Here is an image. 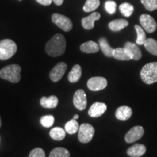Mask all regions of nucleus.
I'll return each instance as SVG.
<instances>
[{"label":"nucleus","mask_w":157,"mask_h":157,"mask_svg":"<svg viewBox=\"0 0 157 157\" xmlns=\"http://www.w3.org/2000/svg\"><path fill=\"white\" fill-rule=\"evenodd\" d=\"M66 130L61 127H55L50 130V135L55 140H62L66 137Z\"/></svg>","instance_id":"obj_23"},{"label":"nucleus","mask_w":157,"mask_h":157,"mask_svg":"<svg viewBox=\"0 0 157 157\" xmlns=\"http://www.w3.org/2000/svg\"><path fill=\"white\" fill-rule=\"evenodd\" d=\"M140 77L143 82L151 84L157 82V62H151L143 66L140 71Z\"/></svg>","instance_id":"obj_3"},{"label":"nucleus","mask_w":157,"mask_h":157,"mask_svg":"<svg viewBox=\"0 0 157 157\" xmlns=\"http://www.w3.org/2000/svg\"><path fill=\"white\" fill-rule=\"evenodd\" d=\"M108 82L106 78L102 76H94L87 81L88 89L92 91H99L107 87Z\"/></svg>","instance_id":"obj_7"},{"label":"nucleus","mask_w":157,"mask_h":157,"mask_svg":"<svg viewBox=\"0 0 157 157\" xmlns=\"http://www.w3.org/2000/svg\"><path fill=\"white\" fill-rule=\"evenodd\" d=\"M63 1L64 0H52V2H53L58 6L61 5L63 3Z\"/></svg>","instance_id":"obj_35"},{"label":"nucleus","mask_w":157,"mask_h":157,"mask_svg":"<svg viewBox=\"0 0 157 157\" xmlns=\"http://www.w3.org/2000/svg\"><path fill=\"white\" fill-rule=\"evenodd\" d=\"M113 58L118 60H130L133 59V56L125 48H118L113 50Z\"/></svg>","instance_id":"obj_13"},{"label":"nucleus","mask_w":157,"mask_h":157,"mask_svg":"<svg viewBox=\"0 0 157 157\" xmlns=\"http://www.w3.org/2000/svg\"><path fill=\"white\" fill-rule=\"evenodd\" d=\"M66 41L63 35L57 34L49 40L45 46V51L50 56L58 57L65 52Z\"/></svg>","instance_id":"obj_1"},{"label":"nucleus","mask_w":157,"mask_h":157,"mask_svg":"<svg viewBox=\"0 0 157 157\" xmlns=\"http://www.w3.org/2000/svg\"><path fill=\"white\" fill-rule=\"evenodd\" d=\"M135 29L137 32L136 44L137 45H143L147 39L146 33H145V31L142 27L140 26L139 25H135Z\"/></svg>","instance_id":"obj_26"},{"label":"nucleus","mask_w":157,"mask_h":157,"mask_svg":"<svg viewBox=\"0 0 157 157\" xmlns=\"http://www.w3.org/2000/svg\"><path fill=\"white\" fill-rule=\"evenodd\" d=\"M67 69V65L64 62H60L50 71V77L52 82H57L60 81L63 76L65 72Z\"/></svg>","instance_id":"obj_10"},{"label":"nucleus","mask_w":157,"mask_h":157,"mask_svg":"<svg viewBox=\"0 0 157 157\" xmlns=\"http://www.w3.org/2000/svg\"><path fill=\"white\" fill-rule=\"evenodd\" d=\"M73 103L74 106L79 111H83L87 105V95L83 90H76L74 95Z\"/></svg>","instance_id":"obj_9"},{"label":"nucleus","mask_w":157,"mask_h":157,"mask_svg":"<svg viewBox=\"0 0 157 157\" xmlns=\"http://www.w3.org/2000/svg\"><path fill=\"white\" fill-rule=\"evenodd\" d=\"M58 98L55 95L50 97H42L40 99V105L45 109H54L58 105Z\"/></svg>","instance_id":"obj_19"},{"label":"nucleus","mask_w":157,"mask_h":157,"mask_svg":"<svg viewBox=\"0 0 157 157\" xmlns=\"http://www.w3.org/2000/svg\"><path fill=\"white\" fill-rule=\"evenodd\" d=\"M116 117L119 120L126 121L132 117V110L130 107L127 106V105H122V106L119 107L116 111Z\"/></svg>","instance_id":"obj_15"},{"label":"nucleus","mask_w":157,"mask_h":157,"mask_svg":"<svg viewBox=\"0 0 157 157\" xmlns=\"http://www.w3.org/2000/svg\"><path fill=\"white\" fill-rule=\"evenodd\" d=\"M2 126V120H1V117H0V127Z\"/></svg>","instance_id":"obj_37"},{"label":"nucleus","mask_w":157,"mask_h":157,"mask_svg":"<svg viewBox=\"0 0 157 157\" xmlns=\"http://www.w3.org/2000/svg\"><path fill=\"white\" fill-rule=\"evenodd\" d=\"M52 21L64 31H70L73 27V23L68 17L58 13L52 15Z\"/></svg>","instance_id":"obj_6"},{"label":"nucleus","mask_w":157,"mask_h":157,"mask_svg":"<svg viewBox=\"0 0 157 157\" xmlns=\"http://www.w3.org/2000/svg\"><path fill=\"white\" fill-rule=\"evenodd\" d=\"M49 157H70V153L64 148H56L50 152Z\"/></svg>","instance_id":"obj_29"},{"label":"nucleus","mask_w":157,"mask_h":157,"mask_svg":"<svg viewBox=\"0 0 157 157\" xmlns=\"http://www.w3.org/2000/svg\"><path fill=\"white\" fill-rule=\"evenodd\" d=\"M19 1H21V0H19Z\"/></svg>","instance_id":"obj_38"},{"label":"nucleus","mask_w":157,"mask_h":157,"mask_svg":"<svg viewBox=\"0 0 157 157\" xmlns=\"http://www.w3.org/2000/svg\"><path fill=\"white\" fill-rule=\"evenodd\" d=\"M37 2L44 6H48L52 3V0H36Z\"/></svg>","instance_id":"obj_34"},{"label":"nucleus","mask_w":157,"mask_h":157,"mask_svg":"<svg viewBox=\"0 0 157 157\" xmlns=\"http://www.w3.org/2000/svg\"><path fill=\"white\" fill-rule=\"evenodd\" d=\"M107 105L104 103H99L96 102L94 103L88 111V114L90 117L93 118H97L101 117L106 111Z\"/></svg>","instance_id":"obj_12"},{"label":"nucleus","mask_w":157,"mask_h":157,"mask_svg":"<svg viewBox=\"0 0 157 157\" xmlns=\"http://www.w3.org/2000/svg\"><path fill=\"white\" fill-rule=\"evenodd\" d=\"M82 71L81 66L78 64L75 65V66H74V67L72 68L70 73L68 74V81H69L71 83H76V82H77L78 80L80 79V78H81L82 76Z\"/></svg>","instance_id":"obj_21"},{"label":"nucleus","mask_w":157,"mask_h":157,"mask_svg":"<svg viewBox=\"0 0 157 157\" xmlns=\"http://www.w3.org/2000/svg\"><path fill=\"white\" fill-rule=\"evenodd\" d=\"M124 48H125L128 50H129V52L132 54V60H139L142 58V52H141L140 49L139 48V47L137 46V44H135V43L130 42H127L125 43Z\"/></svg>","instance_id":"obj_17"},{"label":"nucleus","mask_w":157,"mask_h":157,"mask_svg":"<svg viewBox=\"0 0 157 157\" xmlns=\"http://www.w3.org/2000/svg\"><path fill=\"white\" fill-rule=\"evenodd\" d=\"M98 44H99L100 48L101 49L102 52L106 57L109 58H111L113 57V52L114 49L111 48V46L108 43L107 39L104 37H102L98 40Z\"/></svg>","instance_id":"obj_22"},{"label":"nucleus","mask_w":157,"mask_h":157,"mask_svg":"<svg viewBox=\"0 0 157 157\" xmlns=\"http://www.w3.org/2000/svg\"><path fill=\"white\" fill-rule=\"evenodd\" d=\"M95 134V129L91 124L87 123L82 124L78 129V139L82 143H87L93 139Z\"/></svg>","instance_id":"obj_5"},{"label":"nucleus","mask_w":157,"mask_h":157,"mask_svg":"<svg viewBox=\"0 0 157 157\" xmlns=\"http://www.w3.org/2000/svg\"><path fill=\"white\" fill-rule=\"evenodd\" d=\"M21 68L19 65L11 64L0 70V77L12 83H17L21 78Z\"/></svg>","instance_id":"obj_2"},{"label":"nucleus","mask_w":157,"mask_h":157,"mask_svg":"<svg viewBox=\"0 0 157 157\" xmlns=\"http://www.w3.org/2000/svg\"><path fill=\"white\" fill-rule=\"evenodd\" d=\"M144 45L148 52L154 56H157V41L153 38L147 39Z\"/></svg>","instance_id":"obj_24"},{"label":"nucleus","mask_w":157,"mask_h":157,"mask_svg":"<svg viewBox=\"0 0 157 157\" xmlns=\"http://www.w3.org/2000/svg\"><path fill=\"white\" fill-rule=\"evenodd\" d=\"M129 22L124 19L113 20L109 23V27L113 31H119L128 26Z\"/></svg>","instance_id":"obj_20"},{"label":"nucleus","mask_w":157,"mask_h":157,"mask_svg":"<svg viewBox=\"0 0 157 157\" xmlns=\"http://www.w3.org/2000/svg\"><path fill=\"white\" fill-rule=\"evenodd\" d=\"M55 121V118L52 115H47L44 117H41L40 123L43 127L49 128V127H52Z\"/></svg>","instance_id":"obj_30"},{"label":"nucleus","mask_w":157,"mask_h":157,"mask_svg":"<svg viewBox=\"0 0 157 157\" xmlns=\"http://www.w3.org/2000/svg\"><path fill=\"white\" fill-rule=\"evenodd\" d=\"M17 51V44L11 39L0 41V60H6L12 58Z\"/></svg>","instance_id":"obj_4"},{"label":"nucleus","mask_w":157,"mask_h":157,"mask_svg":"<svg viewBox=\"0 0 157 157\" xmlns=\"http://www.w3.org/2000/svg\"><path fill=\"white\" fill-rule=\"evenodd\" d=\"M105 9L109 14L113 15L116 13L117 10V3L112 0H108L105 2Z\"/></svg>","instance_id":"obj_32"},{"label":"nucleus","mask_w":157,"mask_h":157,"mask_svg":"<svg viewBox=\"0 0 157 157\" xmlns=\"http://www.w3.org/2000/svg\"><path fill=\"white\" fill-rule=\"evenodd\" d=\"M146 152V147L143 144H136L131 146L127 150V154L130 157H140L145 154Z\"/></svg>","instance_id":"obj_16"},{"label":"nucleus","mask_w":157,"mask_h":157,"mask_svg":"<svg viewBox=\"0 0 157 157\" xmlns=\"http://www.w3.org/2000/svg\"><path fill=\"white\" fill-rule=\"evenodd\" d=\"M147 10L154 11L157 10V0H140Z\"/></svg>","instance_id":"obj_31"},{"label":"nucleus","mask_w":157,"mask_h":157,"mask_svg":"<svg viewBox=\"0 0 157 157\" xmlns=\"http://www.w3.org/2000/svg\"><path fill=\"white\" fill-rule=\"evenodd\" d=\"M78 118V114L74 115V119H77Z\"/></svg>","instance_id":"obj_36"},{"label":"nucleus","mask_w":157,"mask_h":157,"mask_svg":"<svg viewBox=\"0 0 157 157\" xmlns=\"http://www.w3.org/2000/svg\"><path fill=\"white\" fill-rule=\"evenodd\" d=\"M99 44L93 42V41H88L87 42H84L80 46V50L85 53H95L98 52L100 50Z\"/></svg>","instance_id":"obj_18"},{"label":"nucleus","mask_w":157,"mask_h":157,"mask_svg":"<svg viewBox=\"0 0 157 157\" xmlns=\"http://www.w3.org/2000/svg\"><path fill=\"white\" fill-rule=\"evenodd\" d=\"M119 10L124 17H130L134 12V7L131 4L124 2L119 6Z\"/></svg>","instance_id":"obj_28"},{"label":"nucleus","mask_w":157,"mask_h":157,"mask_svg":"<svg viewBox=\"0 0 157 157\" xmlns=\"http://www.w3.org/2000/svg\"><path fill=\"white\" fill-rule=\"evenodd\" d=\"M78 129H79V125L76 119H71L65 125V130L68 134L70 135L75 134L77 131H78Z\"/></svg>","instance_id":"obj_25"},{"label":"nucleus","mask_w":157,"mask_h":157,"mask_svg":"<svg viewBox=\"0 0 157 157\" xmlns=\"http://www.w3.org/2000/svg\"><path fill=\"white\" fill-rule=\"evenodd\" d=\"M101 5L100 0H87L83 7V10L86 13L95 11Z\"/></svg>","instance_id":"obj_27"},{"label":"nucleus","mask_w":157,"mask_h":157,"mask_svg":"<svg viewBox=\"0 0 157 157\" xmlns=\"http://www.w3.org/2000/svg\"><path fill=\"white\" fill-rule=\"evenodd\" d=\"M29 157H45L44 151L40 148L33 149L29 154Z\"/></svg>","instance_id":"obj_33"},{"label":"nucleus","mask_w":157,"mask_h":157,"mask_svg":"<svg viewBox=\"0 0 157 157\" xmlns=\"http://www.w3.org/2000/svg\"><path fill=\"white\" fill-rule=\"evenodd\" d=\"M144 135V129L141 126H135L130 129L125 135V141L127 143H132L140 140Z\"/></svg>","instance_id":"obj_11"},{"label":"nucleus","mask_w":157,"mask_h":157,"mask_svg":"<svg viewBox=\"0 0 157 157\" xmlns=\"http://www.w3.org/2000/svg\"><path fill=\"white\" fill-rule=\"evenodd\" d=\"M140 23L142 28L148 33H153L156 30L157 24L153 17L147 14H143L140 16Z\"/></svg>","instance_id":"obj_8"},{"label":"nucleus","mask_w":157,"mask_h":157,"mask_svg":"<svg viewBox=\"0 0 157 157\" xmlns=\"http://www.w3.org/2000/svg\"><path fill=\"white\" fill-rule=\"evenodd\" d=\"M101 18V14L97 12H94L89 16L84 17L82 20V25L84 29L87 30L93 29L95 26V21H98Z\"/></svg>","instance_id":"obj_14"}]
</instances>
